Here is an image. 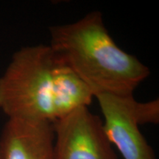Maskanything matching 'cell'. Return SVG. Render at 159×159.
<instances>
[{
    "label": "cell",
    "instance_id": "1",
    "mask_svg": "<svg viewBox=\"0 0 159 159\" xmlns=\"http://www.w3.org/2000/svg\"><path fill=\"white\" fill-rule=\"evenodd\" d=\"M50 47L59 59L99 94L133 95L150 69L114 42L102 15L93 11L75 22L49 27Z\"/></svg>",
    "mask_w": 159,
    "mask_h": 159
},
{
    "label": "cell",
    "instance_id": "2",
    "mask_svg": "<svg viewBox=\"0 0 159 159\" xmlns=\"http://www.w3.org/2000/svg\"><path fill=\"white\" fill-rule=\"evenodd\" d=\"M57 57L49 45L22 47L0 77V110L8 119L54 122L53 72Z\"/></svg>",
    "mask_w": 159,
    "mask_h": 159
},
{
    "label": "cell",
    "instance_id": "3",
    "mask_svg": "<svg viewBox=\"0 0 159 159\" xmlns=\"http://www.w3.org/2000/svg\"><path fill=\"white\" fill-rule=\"evenodd\" d=\"M53 159H118L101 118L83 107L53 122Z\"/></svg>",
    "mask_w": 159,
    "mask_h": 159
},
{
    "label": "cell",
    "instance_id": "4",
    "mask_svg": "<svg viewBox=\"0 0 159 159\" xmlns=\"http://www.w3.org/2000/svg\"><path fill=\"white\" fill-rule=\"evenodd\" d=\"M95 97L104 118L105 134L123 158L156 159L153 150L139 130L134 96L99 94Z\"/></svg>",
    "mask_w": 159,
    "mask_h": 159
},
{
    "label": "cell",
    "instance_id": "5",
    "mask_svg": "<svg viewBox=\"0 0 159 159\" xmlns=\"http://www.w3.org/2000/svg\"><path fill=\"white\" fill-rule=\"evenodd\" d=\"M54 142L52 122L7 119L0 136V159H53Z\"/></svg>",
    "mask_w": 159,
    "mask_h": 159
},
{
    "label": "cell",
    "instance_id": "6",
    "mask_svg": "<svg viewBox=\"0 0 159 159\" xmlns=\"http://www.w3.org/2000/svg\"><path fill=\"white\" fill-rule=\"evenodd\" d=\"M56 57L52 85L54 122L77 109L88 107L94 97L89 85L57 55Z\"/></svg>",
    "mask_w": 159,
    "mask_h": 159
},
{
    "label": "cell",
    "instance_id": "7",
    "mask_svg": "<svg viewBox=\"0 0 159 159\" xmlns=\"http://www.w3.org/2000/svg\"><path fill=\"white\" fill-rule=\"evenodd\" d=\"M134 114L139 125L158 124L159 122L158 99L147 102H139L136 100Z\"/></svg>",
    "mask_w": 159,
    "mask_h": 159
}]
</instances>
